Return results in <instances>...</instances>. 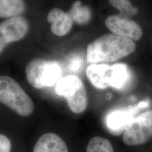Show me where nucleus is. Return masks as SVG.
Instances as JSON below:
<instances>
[{
	"label": "nucleus",
	"mask_w": 152,
	"mask_h": 152,
	"mask_svg": "<svg viewBox=\"0 0 152 152\" xmlns=\"http://www.w3.org/2000/svg\"><path fill=\"white\" fill-rule=\"evenodd\" d=\"M152 138V111L134 117L123 132V140L128 146L143 144Z\"/></svg>",
	"instance_id": "nucleus-5"
},
{
	"label": "nucleus",
	"mask_w": 152,
	"mask_h": 152,
	"mask_svg": "<svg viewBox=\"0 0 152 152\" xmlns=\"http://www.w3.org/2000/svg\"><path fill=\"white\" fill-rule=\"evenodd\" d=\"M11 142L4 134H0V152H11Z\"/></svg>",
	"instance_id": "nucleus-17"
},
{
	"label": "nucleus",
	"mask_w": 152,
	"mask_h": 152,
	"mask_svg": "<svg viewBox=\"0 0 152 152\" xmlns=\"http://www.w3.org/2000/svg\"><path fill=\"white\" fill-rule=\"evenodd\" d=\"M73 64H71V68L74 70L77 69V67H79L80 65V64L78 62H80V59H78V60L75 59L74 61H73Z\"/></svg>",
	"instance_id": "nucleus-18"
},
{
	"label": "nucleus",
	"mask_w": 152,
	"mask_h": 152,
	"mask_svg": "<svg viewBox=\"0 0 152 152\" xmlns=\"http://www.w3.org/2000/svg\"><path fill=\"white\" fill-rule=\"evenodd\" d=\"M56 94L64 96L68 107L74 113L84 112L87 106V95L85 87L80 78L75 75L62 77L57 82Z\"/></svg>",
	"instance_id": "nucleus-4"
},
{
	"label": "nucleus",
	"mask_w": 152,
	"mask_h": 152,
	"mask_svg": "<svg viewBox=\"0 0 152 152\" xmlns=\"http://www.w3.org/2000/svg\"><path fill=\"white\" fill-rule=\"evenodd\" d=\"M29 25L26 18L16 16L0 23V54L9 44L19 41L28 33Z\"/></svg>",
	"instance_id": "nucleus-6"
},
{
	"label": "nucleus",
	"mask_w": 152,
	"mask_h": 152,
	"mask_svg": "<svg viewBox=\"0 0 152 152\" xmlns=\"http://www.w3.org/2000/svg\"><path fill=\"white\" fill-rule=\"evenodd\" d=\"M131 80L130 68L125 64H115L111 66L110 87L115 90H123L128 87Z\"/></svg>",
	"instance_id": "nucleus-12"
},
{
	"label": "nucleus",
	"mask_w": 152,
	"mask_h": 152,
	"mask_svg": "<svg viewBox=\"0 0 152 152\" xmlns=\"http://www.w3.org/2000/svg\"><path fill=\"white\" fill-rule=\"evenodd\" d=\"M110 4L118 9L123 15L134 16L138 12L137 9L134 7L130 0H109Z\"/></svg>",
	"instance_id": "nucleus-16"
},
{
	"label": "nucleus",
	"mask_w": 152,
	"mask_h": 152,
	"mask_svg": "<svg viewBox=\"0 0 152 152\" xmlns=\"http://www.w3.org/2000/svg\"><path fill=\"white\" fill-rule=\"evenodd\" d=\"M68 14L71 16L73 21L79 25L86 24L90 21L91 11L87 6H83L80 1L77 0L73 4Z\"/></svg>",
	"instance_id": "nucleus-14"
},
{
	"label": "nucleus",
	"mask_w": 152,
	"mask_h": 152,
	"mask_svg": "<svg viewBox=\"0 0 152 152\" xmlns=\"http://www.w3.org/2000/svg\"><path fill=\"white\" fill-rule=\"evenodd\" d=\"M26 9L23 0H0V18H11L21 14Z\"/></svg>",
	"instance_id": "nucleus-13"
},
{
	"label": "nucleus",
	"mask_w": 152,
	"mask_h": 152,
	"mask_svg": "<svg viewBox=\"0 0 152 152\" xmlns=\"http://www.w3.org/2000/svg\"><path fill=\"white\" fill-rule=\"evenodd\" d=\"M33 152H68L65 142L52 132L45 133L38 139Z\"/></svg>",
	"instance_id": "nucleus-11"
},
{
	"label": "nucleus",
	"mask_w": 152,
	"mask_h": 152,
	"mask_svg": "<svg viewBox=\"0 0 152 152\" xmlns=\"http://www.w3.org/2000/svg\"><path fill=\"white\" fill-rule=\"evenodd\" d=\"M87 152H114L111 142L102 137L91 139L87 147Z\"/></svg>",
	"instance_id": "nucleus-15"
},
{
	"label": "nucleus",
	"mask_w": 152,
	"mask_h": 152,
	"mask_svg": "<svg viewBox=\"0 0 152 152\" xmlns=\"http://www.w3.org/2000/svg\"><path fill=\"white\" fill-rule=\"evenodd\" d=\"M134 118L133 110H113L106 115V125L111 134L113 135H120L124 132Z\"/></svg>",
	"instance_id": "nucleus-8"
},
{
	"label": "nucleus",
	"mask_w": 152,
	"mask_h": 152,
	"mask_svg": "<svg viewBox=\"0 0 152 152\" xmlns=\"http://www.w3.org/2000/svg\"><path fill=\"white\" fill-rule=\"evenodd\" d=\"M136 44L132 39L113 33L99 37L87 46V59L90 64L113 62L135 51Z\"/></svg>",
	"instance_id": "nucleus-1"
},
{
	"label": "nucleus",
	"mask_w": 152,
	"mask_h": 152,
	"mask_svg": "<svg viewBox=\"0 0 152 152\" xmlns=\"http://www.w3.org/2000/svg\"><path fill=\"white\" fill-rule=\"evenodd\" d=\"M0 103L21 116H29L34 111L32 99L9 76H0Z\"/></svg>",
	"instance_id": "nucleus-2"
},
{
	"label": "nucleus",
	"mask_w": 152,
	"mask_h": 152,
	"mask_svg": "<svg viewBox=\"0 0 152 152\" xmlns=\"http://www.w3.org/2000/svg\"><path fill=\"white\" fill-rule=\"evenodd\" d=\"M47 20L52 24L50 28L52 33L59 37L67 35L73 26V20L69 14L58 8H54L49 11Z\"/></svg>",
	"instance_id": "nucleus-9"
},
{
	"label": "nucleus",
	"mask_w": 152,
	"mask_h": 152,
	"mask_svg": "<svg viewBox=\"0 0 152 152\" xmlns=\"http://www.w3.org/2000/svg\"><path fill=\"white\" fill-rule=\"evenodd\" d=\"M26 73L31 86L42 89L56 84L61 78L62 70L58 62L36 58L27 64Z\"/></svg>",
	"instance_id": "nucleus-3"
},
{
	"label": "nucleus",
	"mask_w": 152,
	"mask_h": 152,
	"mask_svg": "<svg viewBox=\"0 0 152 152\" xmlns=\"http://www.w3.org/2000/svg\"><path fill=\"white\" fill-rule=\"evenodd\" d=\"M87 78L92 85L99 90L110 87L111 77V66L107 64H92L87 68Z\"/></svg>",
	"instance_id": "nucleus-10"
},
{
	"label": "nucleus",
	"mask_w": 152,
	"mask_h": 152,
	"mask_svg": "<svg viewBox=\"0 0 152 152\" xmlns=\"http://www.w3.org/2000/svg\"><path fill=\"white\" fill-rule=\"evenodd\" d=\"M105 25L112 33L130 39L134 42L141 39L143 32L136 22L122 16H111L105 20Z\"/></svg>",
	"instance_id": "nucleus-7"
}]
</instances>
